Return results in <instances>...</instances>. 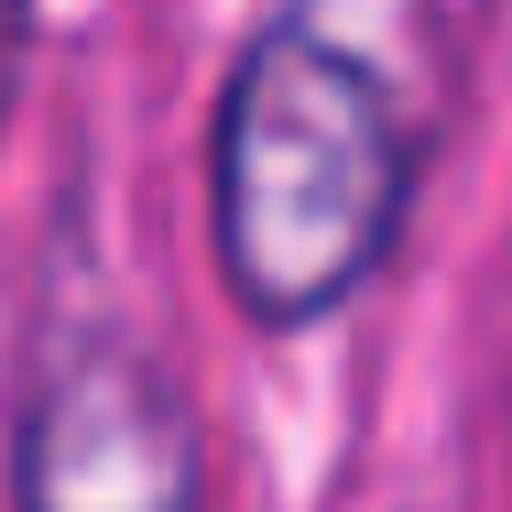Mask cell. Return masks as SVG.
<instances>
[{"mask_svg": "<svg viewBox=\"0 0 512 512\" xmlns=\"http://www.w3.org/2000/svg\"><path fill=\"white\" fill-rule=\"evenodd\" d=\"M207 207L218 273L251 327L338 316L393 251L414 207V131L404 99L316 22H262L218 88L207 131Z\"/></svg>", "mask_w": 512, "mask_h": 512, "instance_id": "6da1fadb", "label": "cell"}, {"mask_svg": "<svg viewBox=\"0 0 512 512\" xmlns=\"http://www.w3.org/2000/svg\"><path fill=\"white\" fill-rule=\"evenodd\" d=\"M22 512H207L197 502V425L164 360L131 338H66L33 360L11 425Z\"/></svg>", "mask_w": 512, "mask_h": 512, "instance_id": "7a4b0ae2", "label": "cell"}, {"mask_svg": "<svg viewBox=\"0 0 512 512\" xmlns=\"http://www.w3.org/2000/svg\"><path fill=\"white\" fill-rule=\"evenodd\" d=\"M22 55H33V0H0V131H11V99H22Z\"/></svg>", "mask_w": 512, "mask_h": 512, "instance_id": "3957f363", "label": "cell"}]
</instances>
